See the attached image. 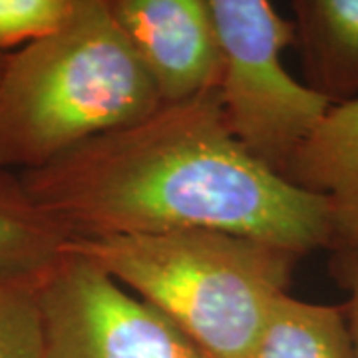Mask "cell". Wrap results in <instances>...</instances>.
Returning <instances> with one entry per match:
<instances>
[{
  "mask_svg": "<svg viewBox=\"0 0 358 358\" xmlns=\"http://www.w3.org/2000/svg\"><path fill=\"white\" fill-rule=\"evenodd\" d=\"M66 249L162 313L209 358H249L303 259L217 229L74 239Z\"/></svg>",
  "mask_w": 358,
  "mask_h": 358,
  "instance_id": "cell-3",
  "label": "cell"
},
{
  "mask_svg": "<svg viewBox=\"0 0 358 358\" xmlns=\"http://www.w3.org/2000/svg\"><path fill=\"white\" fill-rule=\"evenodd\" d=\"M305 84L331 106L358 100V0H294Z\"/></svg>",
  "mask_w": 358,
  "mask_h": 358,
  "instance_id": "cell-8",
  "label": "cell"
},
{
  "mask_svg": "<svg viewBox=\"0 0 358 358\" xmlns=\"http://www.w3.org/2000/svg\"><path fill=\"white\" fill-rule=\"evenodd\" d=\"M20 179L72 241L217 229L305 257L334 239L327 197L247 154L225 124L217 88L162 102Z\"/></svg>",
  "mask_w": 358,
  "mask_h": 358,
  "instance_id": "cell-1",
  "label": "cell"
},
{
  "mask_svg": "<svg viewBox=\"0 0 358 358\" xmlns=\"http://www.w3.org/2000/svg\"><path fill=\"white\" fill-rule=\"evenodd\" d=\"M159 103L108 0H78L58 32L6 56L0 169H38L84 141L138 122Z\"/></svg>",
  "mask_w": 358,
  "mask_h": 358,
  "instance_id": "cell-2",
  "label": "cell"
},
{
  "mask_svg": "<svg viewBox=\"0 0 358 358\" xmlns=\"http://www.w3.org/2000/svg\"><path fill=\"white\" fill-rule=\"evenodd\" d=\"M249 358H355L343 307L282 294Z\"/></svg>",
  "mask_w": 358,
  "mask_h": 358,
  "instance_id": "cell-10",
  "label": "cell"
},
{
  "mask_svg": "<svg viewBox=\"0 0 358 358\" xmlns=\"http://www.w3.org/2000/svg\"><path fill=\"white\" fill-rule=\"evenodd\" d=\"M40 358H209L162 313L64 249L38 291Z\"/></svg>",
  "mask_w": 358,
  "mask_h": 358,
  "instance_id": "cell-5",
  "label": "cell"
},
{
  "mask_svg": "<svg viewBox=\"0 0 358 358\" xmlns=\"http://www.w3.org/2000/svg\"><path fill=\"white\" fill-rule=\"evenodd\" d=\"M108 6L162 102L217 88L221 54L209 0H108Z\"/></svg>",
  "mask_w": 358,
  "mask_h": 358,
  "instance_id": "cell-6",
  "label": "cell"
},
{
  "mask_svg": "<svg viewBox=\"0 0 358 358\" xmlns=\"http://www.w3.org/2000/svg\"><path fill=\"white\" fill-rule=\"evenodd\" d=\"M6 56H8V54H2V52H0V78H2V70H4V64H6Z\"/></svg>",
  "mask_w": 358,
  "mask_h": 358,
  "instance_id": "cell-14",
  "label": "cell"
},
{
  "mask_svg": "<svg viewBox=\"0 0 358 358\" xmlns=\"http://www.w3.org/2000/svg\"><path fill=\"white\" fill-rule=\"evenodd\" d=\"M209 8L225 124L247 154L285 178L331 103L285 68L282 52L294 44V24L268 0H209Z\"/></svg>",
  "mask_w": 358,
  "mask_h": 358,
  "instance_id": "cell-4",
  "label": "cell"
},
{
  "mask_svg": "<svg viewBox=\"0 0 358 358\" xmlns=\"http://www.w3.org/2000/svg\"><path fill=\"white\" fill-rule=\"evenodd\" d=\"M70 241L68 231L28 193L20 173L0 169V277H42Z\"/></svg>",
  "mask_w": 358,
  "mask_h": 358,
  "instance_id": "cell-9",
  "label": "cell"
},
{
  "mask_svg": "<svg viewBox=\"0 0 358 358\" xmlns=\"http://www.w3.org/2000/svg\"><path fill=\"white\" fill-rule=\"evenodd\" d=\"M329 273L333 281L348 294L343 313L350 334L352 357L358 358V245H334L331 247Z\"/></svg>",
  "mask_w": 358,
  "mask_h": 358,
  "instance_id": "cell-13",
  "label": "cell"
},
{
  "mask_svg": "<svg viewBox=\"0 0 358 358\" xmlns=\"http://www.w3.org/2000/svg\"><path fill=\"white\" fill-rule=\"evenodd\" d=\"M287 181L327 197L333 245H358V100L331 106L289 167Z\"/></svg>",
  "mask_w": 358,
  "mask_h": 358,
  "instance_id": "cell-7",
  "label": "cell"
},
{
  "mask_svg": "<svg viewBox=\"0 0 358 358\" xmlns=\"http://www.w3.org/2000/svg\"><path fill=\"white\" fill-rule=\"evenodd\" d=\"M78 0H0V52L48 38L72 18Z\"/></svg>",
  "mask_w": 358,
  "mask_h": 358,
  "instance_id": "cell-12",
  "label": "cell"
},
{
  "mask_svg": "<svg viewBox=\"0 0 358 358\" xmlns=\"http://www.w3.org/2000/svg\"><path fill=\"white\" fill-rule=\"evenodd\" d=\"M42 277H0V358H40Z\"/></svg>",
  "mask_w": 358,
  "mask_h": 358,
  "instance_id": "cell-11",
  "label": "cell"
}]
</instances>
